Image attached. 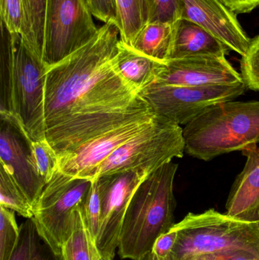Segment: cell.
<instances>
[{
    "label": "cell",
    "mask_w": 259,
    "mask_h": 260,
    "mask_svg": "<svg viewBox=\"0 0 259 260\" xmlns=\"http://www.w3.org/2000/svg\"><path fill=\"white\" fill-rule=\"evenodd\" d=\"M119 35L115 22L106 23L88 44L47 68L46 132L89 116L125 109L136 101L138 94L113 68Z\"/></svg>",
    "instance_id": "6da1fadb"
},
{
    "label": "cell",
    "mask_w": 259,
    "mask_h": 260,
    "mask_svg": "<svg viewBox=\"0 0 259 260\" xmlns=\"http://www.w3.org/2000/svg\"><path fill=\"white\" fill-rule=\"evenodd\" d=\"M178 166L172 161L165 164L147 175L134 192L120 231L121 259H141L176 224L173 182Z\"/></svg>",
    "instance_id": "7a4b0ae2"
},
{
    "label": "cell",
    "mask_w": 259,
    "mask_h": 260,
    "mask_svg": "<svg viewBox=\"0 0 259 260\" xmlns=\"http://www.w3.org/2000/svg\"><path fill=\"white\" fill-rule=\"evenodd\" d=\"M182 135L185 152L205 161L244 151L259 142V102L216 104L187 123Z\"/></svg>",
    "instance_id": "3957f363"
},
{
    "label": "cell",
    "mask_w": 259,
    "mask_h": 260,
    "mask_svg": "<svg viewBox=\"0 0 259 260\" xmlns=\"http://www.w3.org/2000/svg\"><path fill=\"white\" fill-rule=\"evenodd\" d=\"M176 244L167 260H197L238 250L259 254V228L214 209L189 213L173 226Z\"/></svg>",
    "instance_id": "277c9868"
},
{
    "label": "cell",
    "mask_w": 259,
    "mask_h": 260,
    "mask_svg": "<svg viewBox=\"0 0 259 260\" xmlns=\"http://www.w3.org/2000/svg\"><path fill=\"white\" fill-rule=\"evenodd\" d=\"M184 153L181 126L157 115L146 129L119 147L99 166L94 180L124 171L150 174L173 159L180 158Z\"/></svg>",
    "instance_id": "5b68a950"
},
{
    "label": "cell",
    "mask_w": 259,
    "mask_h": 260,
    "mask_svg": "<svg viewBox=\"0 0 259 260\" xmlns=\"http://www.w3.org/2000/svg\"><path fill=\"white\" fill-rule=\"evenodd\" d=\"M92 181L76 178L58 170L33 205V219L41 238L61 253L76 209L85 202Z\"/></svg>",
    "instance_id": "8992f818"
},
{
    "label": "cell",
    "mask_w": 259,
    "mask_h": 260,
    "mask_svg": "<svg viewBox=\"0 0 259 260\" xmlns=\"http://www.w3.org/2000/svg\"><path fill=\"white\" fill-rule=\"evenodd\" d=\"M86 0H48L43 62L47 68L63 60L98 34Z\"/></svg>",
    "instance_id": "52a82bcc"
},
{
    "label": "cell",
    "mask_w": 259,
    "mask_h": 260,
    "mask_svg": "<svg viewBox=\"0 0 259 260\" xmlns=\"http://www.w3.org/2000/svg\"><path fill=\"white\" fill-rule=\"evenodd\" d=\"M15 71L13 97L15 117L32 141L46 138L45 85L47 68L33 54L20 34H14Z\"/></svg>",
    "instance_id": "ba28073f"
},
{
    "label": "cell",
    "mask_w": 259,
    "mask_h": 260,
    "mask_svg": "<svg viewBox=\"0 0 259 260\" xmlns=\"http://www.w3.org/2000/svg\"><path fill=\"white\" fill-rule=\"evenodd\" d=\"M246 89L245 82L204 87L153 84L140 91L138 95L157 115L180 126L187 125L216 104L234 100Z\"/></svg>",
    "instance_id": "9c48e42d"
},
{
    "label": "cell",
    "mask_w": 259,
    "mask_h": 260,
    "mask_svg": "<svg viewBox=\"0 0 259 260\" xmlns=\"http://www.w3.org/2000/svg\"><path fill=\"white\" fill-rule=\"evenodd\" d=\"M147 175L146 171H130L95 179L101 204V220L96 246L103 257L114 259L115 256L125 214L134 192Z\"/></svg>",
    "instance_id": "30bf717a"
},
{
    "label": "cell",
    "mask_w": 259,
    "mask_h": 260,
    "mask_svg": "<svg viewBox=\"0 0 259 260\" xmlns=\"http://www.w3.org/2000/svg\"><path fill=\"white\" fill-rule=\"evenodd\" d=\"M32 142L18 117L0 114V164L33 206L46 183L38 171Z\"/></svg>",
    "instance_id": "8fae6325"
},
{
    "label": "cell",
    "mask_w": 259,
    "mask_h": 260,
    "mask_svg": "<svg viewBox=\"0 0 259 260\" xmlns=\"http://www.w3.org/2000/svg\"><path fill=\"white\" fill-rule=\"evenodd\" d=\"M156 116L151 111L91 139L58 159L59 171L70 177L92 181L99 166L119 147L146 129Z\"/></svg>",
    "instance_id": "7c38bea8"
},
{
    "label": "cell",
    "mask_w": 259,
    "mask_h": 260,
    "mask_svg": "<svg viewBox=\"0 0 259 260\" xmlns=\"http://www.w3.org/2000/svg\"><path fill=\"white\" fill-rule=\"evenodd\" d=\"M244 82L225 56H195L170 59L156 82L171 86L204 87L234 85Z\"/></svg>",
    "instance_id": "4fadbf2b"
},
{
    "label": "cell",
    "mask_w": 259,
    "mask_h": 260,
    "mask_svg": "<svg viewBox=\"0 0 259 260\" xmlns=\"http://www.w3.org/2000/svg\"><path fill=\"white\" fill-rule=\"evenodd\" d=\"M180 18L203 27L230 50L244 56L250 45L237 15L220 0H178Z\"/></svg>",
    "instance_id": "5bb4252c"
},
{
    "label": "cell",
    "mask_w": 259,
    "mask_h": 260,
    "mask_svg": "<svg viewBox=\"0 0 259 260\" xmlns=\"http://www.w3.org/2000/svg\"><path fill=\"white\" fill-rule=\"evenodd\" d=\"M246 157L243 171L236 179L226 205V215L250 224L259 222V147L242 151Z\"/></svg>",
    "instance_id": "9a60e30c"
},
{
    "label": "cell",
    "mask_w": 259,
    "mask_h": 260,
    "mask_svg": "<svg viewBox=\"0 0 259 260\" xmlns=\"http://www.w3.org/2000/svg\"><path fill=\"white\" fill-rule=\"evenodd\" d=\"M230 49L209 32L189 20L174 23L170 59L195 56H225Z\"/></svg>",
    "instance_id": "2e32d148"
},
{
    "label": "cell",
    "mask_w": 259,
    "mask_h": 260,
    "mask_svg": "<svg viewBox=\"0 0 259 260\" xmlns=\"http://www.w3.org/2000/svg\"><path fill=\"white\" fill-rule=\"evenodd\" d=\"M164 64L137 51L120 39L112 59L116 73L136 94L156 82Z\"/></svg>",
    "instance_id": "e0dca14e"
},
{
    "label": "cell",
    "mask_w": 259,
    "mask_h": 260,
    "mask_svg": "<svg viewBox=\"0 0 259 260\" xmlns=\"http://www.w3.org/2000/svg\"><path fill=\"white\" fill-rule=\"evenodd\" d=\"M173 30L174 24L149 23L138 32L132 47L152 59L167 62L170 57Z\"/></svg>",
    "instance_id": "ac0fdd59"
},
{
    "label": "cell",
    "mask_w": 259,
    "mask_h": 260,
    "mask_svg": "<svg viewBox=\"0 0 259 260\" xmlns=\"http://www.w3.org/2000/svg\"><path fill=\"white\" fill-rule=\"evenodd\" d=\"M0 114L15 115L13 83L15 71V42L13 33L0 21Z\"/></svg>",
    "instance_id": "d6986e66"
},
{
    "label": "cell",
    "mask_w": 259,
    "mask_h": 260,
    "mask_svg": "<svg viewBox=\"0 0 259 260\" xmlns=\"http://www.w3.org/2000/svg\"><path fill=\"white\" fill-rule=\"evenodd\" d=\"M83 203L75 212L69 234L61 248L64 260H98L100 258V253L84 219Z\"/></svg>",
    "instance_id": "ffe728a7"
},
{
    "label": "cell",
    "mask_w": 259,
    "mask_h": 260,
    "mask_svg": "<svg viewBox=\"0 0 259 260\" xmlns=\"http://www.w3.org/2000/svg\"><path fill=\"white\" fill-rule=\"evenodd\" d=\"M47 2L22 0L24 26L21 35L29 50L41 59L44 54Z\"/></svg>",
    "instance_id": "44dd1931"
},
{
    "label": "cell",
    "mask_w": 259,
    "mask_h": 260,
    "mask_svg": "<svg viewBox=\"0 0 259 260\" xmlns=\"http://www.w3.org/2000/svg\"><path fill=\"white\" fill-rule=\"evenodd\" d=\"M120 30V39L132 47L138 32L146 24V15L143 0H116Z\"/></svg>",
    "instance_id": "7402d4cb"
},
{
    "label": "cell",
    "mask_w": 259,
    "mask_h": 260,
    "mask_svg": "<svg viewBox=\"0 0 259 260\" xmlns=\"http://www.w3.org/2000/svg\"><path fill=\"white\" fill-rule=\"evenodd\" d=\"M0 206L10 209L27 219L33 217V205L3 166H0Z\"/></svg>",
    "instance_id": "603a6c76"
},
{
    "label": "cell",
    "mask_w": 259,
    "mask_h": 260,
    "mask_svg": "<svg viewBox=\"0 0 259 260\" xmlns=\"http://www.w3.org/2000/svg\"><path fill=\"white\" fill-rule=\"evenodd\" d=\"M20 226L15 212L0 206V260H9L18 244Z\"/></svg>",
    "instance_id": "cb8c5ba5"
},
{
    "label": "cell",
    "mask_w": 259,
    "mask_h": 260,
    "mask_svg": "<svg viewBox=\"0 0 259 260\" xmlns=\"http://www.w3.org/2000/svg\"><path fill=\"white\" fill-rule=\"evenodd\" d=\"M32 145L38 171L47 184L59 170L57 154L47 139L33 141Z\"/></svg>",
    "instance_id": "d4e9b609"
},
{
    "label": "cell",
    "mask_w": 259,
    "mask_h": 260,
    "mask_svg": "<svg viewBox=\"0 0 259 260\" xmlns=\"http://www.w3.org/2000/svg\"><path fill=\"white\" fill-rule=\"evenodd\" d=\"M146 24L149 23L175 22L180 19L178 0H143Z\"/></svg>",
    "instance_id": "484cf974"
},
{
    "label": "cell",
    "mask_w": 259,
    "mask_h": 260,
    "mask_svg": "<svg viewBox=\"0 0 259 260\" xmlns=\"http://www.w3.org/2000/svg\"><path fill=\"white\" fill-rule=\"evenodd\" d=\"M82 213L88 232L96 244L101 220V204L97 181L93 180L88 196L82 206Z\"/></svg>",
    "instance_id": "4316f807"
},
{
    "label": "cell",
    "mask_w": 259,
    "mask_h": 260,
    "mask_svg": "<svg viewBox=\"0 0 259 260\" xmlns=\"http://www.w3.org/2000/svg\"><path fill=\"white\" fill-rule=\"evenodd\" d=\"M240 66L246 88L259 92V35L251 40L247 52L242 56Z\"/></svg>",
    "instance_id": "83f0119b"
},
{
    "label": "cell",
    "mask_w": 259,
    "mask_h": 260,
    "mask_svg": "<svg viewBox=\"0 0 259 260\" xmlns=\"http://www.w3.org/2000/svg\"><path fill=\"white\" fill-rule=\"evenodd\" d=\"M38 236L39 233L33 218L26 220L20 225L19 239L9 260H32Z\"/></svg>",
    "instance_id": "f1b7e54d"
},
{
    "label": "cell",
    "mask_w": 259,
    "mask_h": 260,
    "mask_svg": "<svg viewBox=\"0 0 259 260\" xmlns=\"http://www.w3.org/2000/svg\"><path fill=\"white\" fill-rule=\"evenodd\" d=\"M0 16L9 31L21 35L24 26L22 0H0Z\"/></svg>",
    "instance_id": "f546056e"
},
{
    "label": "cell",
    "mask_w": 259,
    "mask_h": 260,
    "mask_svg": "<svg viewBox=\"0 0 259 260\" xmlns=\"http://www.w3.org/2000/svg\"><path fill=\"white\" fill-rule=\"evenodd\" d=\"M91 9L93 16L106 23L114 21L117 24L118 19L116 0H86Z\"/></svg>",
    "instance_id": "4dcf8cb0"
},
{
    "label": "cell",
    "mask_w": 259,
    "mask_h": 260,
    "mask_svg": "<svg viewBox=\"0 0 259 260\" xmlns=\"http://www.w3.org/2000/svg\"><path fill=\"white\" fill-rule=\"evenodd\" d=\"M32 260H64L61 253H57L46 243L41 236L38 237L33 247Z\"/></svg>",
    "instance_id": "1f68e13d"
},
{
    "label": "cell",
    "mask_w": 259,
    "mask_h": 260,
    "mask_svg": "<svg viewBox=\"0 0 259 260\" xmlns=\"http://www.w3.org/2000/svg\"><path fill=\"white\" fill-rule=\"evenodd\" d=\"M236 15L249 13L259 6V0H220Z\"/></svg>",
    "instance_id": "d6a6232c"
},
{
    "label": "cell",
    "mask_w": 259,
    "mask_h": 260,
    "mask_svg": "<svg viewBox=\"0 0 259 260\" xmlns=\"http://www.w3.org/2000/svg\"><path fill=\"white\" fill-rule=\"evenodd\" d=\"M202 259L216 260H259V254L252 253V252L246 251V250H238V251L231 252V253L217 255V256H211V257L202 258Z\"/></svg>",
    "instance_id": "836d02e7"
},
{
    "label": "cell",
    "mask_w": 259,
    "mask_h": 260,
    "mask_svg": "<svg viewBox=\"0 0 259 260\" xmlns=\"http://www.w3.org/2000/svg\"><path fill=\"white\" fill-rule=\"evenodd\" d=\"M98 260H113V259H111V258L103 257V256L100 255V258H99Z\"/></svg>",
    "instance_id": "e575fe53"
},
{
    "label": "cell",
    "mask_w": 259,
    "mask_h": 260,
    "mask_svg": "<svg viewBox=\"0 0 259 260\" xmlns=\"http://www.w3.org/2000/svg\"><path fill=\"white\" fill-rule=\"evenodd\" d=\"M198 260H216V259H198Z\"/></svg>",
    "instance_id": "d590c367"
},
{
    "label": "cell",
    "mask_w": 259,
    "mask_h": 260,
    "mask_svg": "<svg viewBox=\"0 0 259 260\" xmlns=\"http://www.w3.org/2000/svg\"><path fill=\"white\" fill-rule=\"evenodd\" d=\"M258 224V228H259V222H258V224Z\"/></svg>",
    "instance_id": "8d00e7d4"
}]
</instances>
